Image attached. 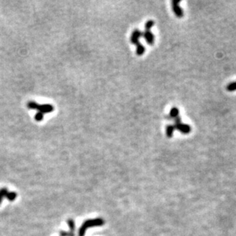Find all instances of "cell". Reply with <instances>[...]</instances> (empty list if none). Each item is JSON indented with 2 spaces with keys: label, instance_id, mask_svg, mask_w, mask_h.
<instances>
[{
  "label": "cell",
  "instance_id": "6",
  "mask_svg": "<svg viewBox=\"0 0 236 236\" xmlns=\"http://www.w3.org/2000/svg\"><path fill=\"white\" fill-rule=\"evenodd\" d=\"M143 37L145 38L147 44H150V45H153V43H154L155 37L153 33L150 31V28H145V31L143 32Z\"/></svg>",
  "mask_w": 236,
  "mask_h": 236
},
{
  "label": "cell",
  "instance_id": "9",
  "mask_svg": "<svg viewBox=\"0 0 236 236\" xmlns=\"http://www.w3.org/2000/svg\"><path fill=\"white\" fill-rule=\"evenodd\" d=\"M6 197L9 201H14L17 197V193L15 192H8Z\"/></svg>",
  "mask_w": 236,
  "mask_h": 236
},
{
  "label": "cell",
  "instance_id": "1",
  "mask_svg": "<svg viewBox=\"0 0 236 236\" xmlns=\"http://www.w3.org/2000/svg\"><path fill=\"white\" fill-rule=\"evenodd\" d=\"M143 37V32L139 29H135L133 31L130 36V41L132 44L136 46V54L138 56H141L145 53V47L139 41V38Z\"/></svg>",
  "mask_w": 236,
  "mask_h": 236
},
{
  "label": "cell",
  "instance_id": "4",
  "mask_svg": "<svg viewBox=\"0 0 236 236\" xmlns=\"http://www.w3.org/2000/svg\"><path fill=\"white\" fill-rule=\"evenodd\" d=\"M174 122H175L174 126L175 128H176V129H177L178 131H180V132H182V134H187L191 131V129H191V127L189 126V125L182 123L181 118H180V115L174 118Z\"/></svg>",
  "mask_w": 236,
  "mask_h": 236
},
{
  "label": "cell",
  "instance_id": "13",
  "mask_svg": "<svg viewBox=\"0 0 236 236\" xmlns=\"http://www.w3.org/2000/svg\"><path fill=\"white\" fill-rule=\"evenodd\" d=\"M35 118L36 121H38V122H41V121H42L44 118V114L42 113H39V112H38V113L35 114Z\"/></svg>",
  "mask_w": 236,
  "mask_h": 236
},
{
  "label": "cell",
  "instance_id": "2",
  "mask_svg": "<svg viewBox=\"0 0 236 236\" xmlns=\"http://www.w3.org/2000/svg\"><path fill=\"white\" fill-rule=\"evenodd\" d=\"M104 224V221L102 219L97 218L95 219H88L86 220L81 225L80 229H79V232L78 235L79 236H84L86 231L87 229L91 227H96V226H101Z\"/></svg>",
  "mask_w": 236,
  "mask_h": 236
},
{
  "label": "cell",
  "instance_id": "12",
  "mask_svg": "<svg viewBox=\"0 0 236 236\" xmlns=\"http://www.w3.org/2000/svg\"><path fill=\"white\" fill-rule=\"evenodd\" d=\"M67 224H68V226H69V229H71V232H73L75 230V221L73 219H68L67 220Z\"/></svg>",
  "mask_w": 236,
  "mask_h": 236
},
{
  "label": "cell",
  "instance_id": "8",
  "mask_svg": "<svg viewBox=\"0 0 236 236\" xmlns=\"http://www.w3.org/2000/svg\"><path fill=\"white\" fill-rule=\"evenodd\" d=\"M180 115V110H179L178 108L176 107H173L171 109L170 113H169V115L168 116V118H173L174 119L175 118H176L177 116Z\"/></svg>",
  "mask_w": 236,
  "mask_h": 236
},
{
  "label": "cell",
  "instance_id": "5",
  "mask_svg": "<svg viewBox=\"0 0 236 236\" xmlns=\"http://www.w3.org/2000/svg\"><path fill=\"white\" fill-rule=\"evenodd\" d=\"M180 0H173V2H172V8H173V12L175 13L176 16L181 18L183 17L184 13L182 9L180 6Z\"/></svg>",
  "mask_w": 236,
  "mask_h": 236
},
{
  "label": "cell",
  "instance_id": "10",
  "mask_svg": "<svg viewBox=\"0 0 236 236\" xmlns=\"http://www.w3.org/2000/svg\"><path fill=\"white\" fill-rule=\"evenodd\" d=\"M8 192H9V191H8V190L6 189V188H2V189H0V204L2 203V200L4 199V197H6Z\"/></svg>",
  "mask_w": 236,
  "mask_h": 236
},
{
  "label": "cell",
  "instance_id": "7",
  "mask_svg": "<svg viewBox=\"0 0 236 236\" xmlns=\"http://www.w3.org/2000/svg\"><path fill=\"white\" fill-rule=\"evenodd\" d=\"M176 130V128L174 126L169 125L166 127V134L167 138H172L173 136V132Z\"/></svg>",
  "mask_w": 236,
  "mask_h": 236
},
{
  "label": "cell",
  "instance_id": "11",
  "mask_svg": "<svg viewBox=\"0 0 236 236\" xmlns=\"http://www.w3.org/2000/svg\"><path fill=\"white\" fill-rule=\"evenodd\" d=\"M226 89L229 92H233V91L236 90V82H233V83L228 84L227 86H226Z\"/></svg>",
  "mask_w": 236,
  "mask_h": 236
},
{
  "label": "cell",
  "instance_id": "3",
  "mask_svg": "<svg viewBox=\"0 0 236 236\" xmlns=\"http://www.w3.org/2000/svg\"><path fill=\"white\" fill-rule=\"evenodd\" d=\"M27 107L30 109H37L39 113L43 114L52 113L54 106L51 104H38L34 101H30L27 103Z\"/></svg>",
  "mask_w": 236,
  "mask_h": 236
}]
</instances>
